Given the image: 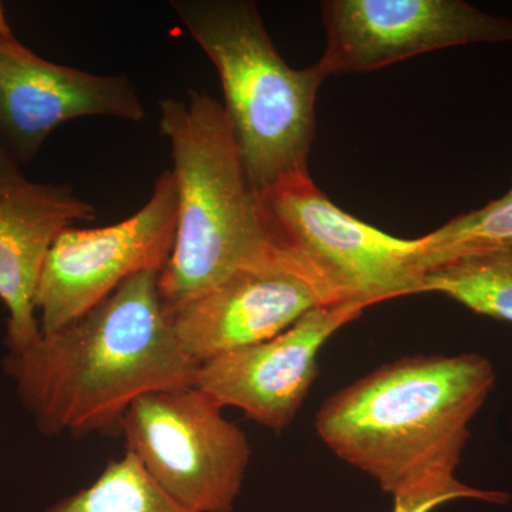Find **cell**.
I'll return each mask as SVG.
<instances>
[{
	"label": "cell",
	"instance_id": "4",
	"mask_svg": "<svg viewBox=\"0 0 512 512\" xmlns=\"http://www.w3.org/2000/svg\"><path fill=\"white\" fill-rule=\"evenodd\" d=\"M171 6L220 74L242 163L259 195L309 174L320 63L293 69L276 49L254 2L175 0Z\"/></svg>",
	"mask_w": 512,
	"mask_h": 512
},
{
	"label": "cell",
	"instance_id": "12",
	"mask_svg": "<svg viewBox=\"0 0 512 512\" xmlns=\"http://www.w3.org/2000/svg\"><path fill=\"white\" fill-rule=\"evenodd\" d=\"M96 210L67 185L23 181L0 195V301L8 311L6 345L26 348L42 335L36 292L57 237Z\"/></svg>",
	"mask_w": 512,
	"mask_h": 512
},
{
	"label": "cell",
	"instance_id": "17",
	"mask_svg": "<svg viewBox=\"0 0 512 512\" xmlns=\"http://www.w3.org/2000/svg\"><path fill=\"white\" fill-rule=\"evenodd\" d=\"M23 181H26V178L23 177L18 167L10 160L3 147L0 146V195L18 187Z\"/></svg>",
	"mask_w": 512,
	"mask_h": 512
},
{
	"label": "cell",
	"instance_id": "6",
	"mask_svg": "<svg viewBox=\"0 0 512 512\" xmlns=\"http://www.w3.org/2000/svg\"><path fill=\"white\" fill-rule=\"evenodd\" d=\"M224 407L197 387L144 394L120 424L128 453L191 512H232L251 461V444Z\"/></svg>",
	"mask_w": 512,
	"mask_h": 512
},
{
	"label": "cell",
	"instance_id": "10",
	"mask_svg": "<svg viewBox=\"0 0 512 512\" xmlns=\"http://www.w3.org/2000/svg\"><path fill=\"white\" fill-rule=\"evenodd\" d=\"M323 305L333 303L292 256L274 268L239 272L167 312L181 349L202 365L275 338Z\"/></svg>",
	"mask_w": 512,
	"mask_h": 512
},
{
	"label": "cell",
	"instance_id": "1",
	"mask_svg": "<svg viewBox=\"0 0 512 512\" xmlns=\"http://www.w3.org/2000/svg\"><path fill=\"white\" fill-rule=\"evenodd\" d=\"M494 384L493 363L477 353L404 357L330 396L316 433L393 500L451 495L503 504L508 495L456 477L471 420Z\"/></svg>",
	"mask_w": 512,
	"mask_h": 512
},
{
	"label": "cell",
	"instance_id": "15",
	"mask_svg": "<svg viewBox=\"0 0 512 512\" xmlns=\"http://www.w3.org/2000/svg\"><path fill=\"white\" fill-rule=\"evenodd\" d=\"M420 249L424 272L468 252L512 249V184L500 198L421 237Z\"/></svg>",
	"mask_w": 512,
	"mask_h": 512
},
{
	"label": "cell",
	"instance_id": "3",
	"mask_svg": "<svg viewBox=\"0 0 512 512\" xmlns=\"http://www.w3.org/2000/svg\"><path fill=\"white\" fill-rule=\"evenodd\" d=\"M177 183L173 251L158 275L167 311L245 271L274 268L292 256L276 241L261 195L249 181L224 106L192 90L160 101Z\"/></svg>",
	"mask_w": 512,
	"mask_h": 512
},
{
	"label": "cell",
	"instance_id": "5",
	"mask_svg": "<svg viewBox=\"0 0 512 512\" xmlns=\"http://www.w3.org/2000/svg\"><path fill=\"white\" fill-rule=\"evenodd\" d=\"M261 200L278 244L333 305L366 309L421 293L420 238H397L353 217L316 187L311 174L286 178Z\"/></svg>",
	"mask_w": 512,
	"mask_h": 512
},
{
	"label": "cell",
	"instance_id": "18",
	"mask_svg": "<svg viewBox=\"0 0 512 512\" xmlns=\"http://www.w3.org/2000/svg\"><path fill=\"white\" fill-rule=\"evenodd\" d=\"M10 36H13V33L10 30L8 20H6L5 9H3V5L0 3V37Z\"/></svg>",
	"mask_w": 512,
	"mask_h": 512
},
{
	"label": "cell",
	"instance_id": "7",
	"mask_svg": "<svg viewBox=\"0 0 512 512\" xmlns=\"http://www.w3.org/2000/svg\"><path fill=\"white\" fill-rule=\"evenodd\" d=\"M177 214V183L167 170L147 204L127 220L64 229L47 254L37 286L42 335L76 322L134 275L163 271L173 251Z\"/></svg>",
	"mask_w": 512,
	"mask_h": 512
},
{
	"label": "cell",
	"instance_id": "9",
	"mask_svg": "<svg viewBox=\"0 0 512 512\" xmlns=\"http://www.w3.org/2000/svg\"><path fill=\"white\" fill-rule=\"evenodd\" d=\"M363 312L357 305L318 306L275 338L202 363L195 387L281 433L311 392L320 350Z\"/></svg>",
	"mask_w": 512,
	"mask_h": 512
},
{
	"label": "cell",
	"instance_id": "11",
	"mask_svg": "<svg viewBox=\"0 0 512 512\" xmlns=\"http://www.w3.org/2000/svg\"><path fill=\"white\" fill-rule=\"evenodd\" d=\"M87 116L141 121L144 107L124 74L99 76L62 66L15 36L0 37V127L23 160L35 157L60 124Z\"/></svg>",
	"mask_w": 512,
	"mask_h": 512
},
{
	"label": "cell",
	"instance_id": "2",
	"mask_svg": "<svg viewBox=\"0 0 512 512\" xmlns=\"http://www.w3.org/2000/svg\"><path fill=\"white\" fill-rule=\"evenodd\" d=\"M158 275H134L76 322L9 350L6 375L40 433L120 434L138 397L195 386L200 365L178 343Z\"/></svg>",
	"mask_w": 512,
	"mask_h": 512
},
{
	"label": "cell",
	"instance_id": "13",
	"mask_svg": "<svg viewBox=\"0 0 512 512\" xmlns=\"http://www.w3.org/2000/svg\"><path fill=\"white\" fill-rule=\"evenodd\" d=\"M429 292L512 323V249L468 252L433 266L421 281V293Z\"/></svg>",
	"mask_w": 512,
	"mask_h": 512
},
{
	"label": "cell",
	"instance_id": "16",
	"mask_svg": "<svg viewBox=\"0 0 512 512\" xmlns=\"http://www.w3.org/2000/svg\"><path fill=\"white\" fill-rule=\"evenodd\" d=\"M456 498L451 495H424V497L397 498L393 512H434L441 505L451 503Z\"/></svg>",
	"mask_w": 512,
	"mask_h": 512
},
{
	"label": "cell",
	"instance_id": "14",
	"mask_svg": "<svg viewBox=\"0 0 512 512\" xmlns=\"http://www.w3.org/2000/svg\"><path fill=\"white\" fill-rule=\"evenodd\" d=\"M43 512H191L165 493L133 454L109 461L92 484Z\"/></svg>",
	"mask_w": 512,
	"mask_h": 512
},
{
	"label": "cell",
	"instance_id": "8",
	"mask_svg": "<svg viewBox=\"0 0 512 512\" xmlns=\"http://www.w3.org/2000/svg\"><path fill=\"white\" fill-rule=\"evenodd\" d=\"M328 76L369 73L423 53L473 43L512 42V19L461 0L322 2Z\"/></svg>",
	"mask_w": 512,
	"mask_h": 512
}]
</instances>
